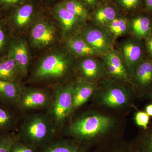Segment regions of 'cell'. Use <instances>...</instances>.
I'll return each mask as SVG.
<instances>
[{
	"instance_id": "obj_25",
	"label": "cell",
	"mask_w": 152,
	"mask_h": 152,
	"mask_svg": "<svg viewBox=\"0 0 152 152\" xmlns=\"http://www.w3.org/2000/svg\"><path fill=\"white\" fill-rule=\"evenodd\" d=\"M129 22L126 18L118 16L105 28L115 39L126 34L129 31Z\"/></svg>"
},
{
	"instance_id": "obj_2",
	"label": "cell",
	"mask_w": 152,
	"mask_h": 152,
	"mask_svg": "<svg viewBox=\"0 0 152 152\" xmlns=\"http://www.w3.org/2000/svg\"><path fill=\"white\" fill-rule=\"evenodd\" d=\"M114 120L101 114H86L70 124L66 133L80 144L87 143L101 137L112 128Z\"/></svg>"
},
{
	"instance_id": "obj_9",
	"label": "cell",
	"mask_w": 152,
	"mask_h": 152,
	"mask_svg": "<svg viewBox=\"0 0 152 152\" xmlns=\"http://www.w3.org/2000/svg\"><path fill=\"white\" fill-rule=\"evenodd\" d=\"M56 38L54 27L46 21H39L32 28L31 39L34 46L40 48L48 46L54 42Z\"/></svg>"
},
{
	"instance_id": "obj_24",
	"label": "cell",
	"mask_w": 152,
	"mask_h": 152,
	"mask_svg": "<svg viewBox=\"0 0 152 152\" xmlns=\"http://www.w3.org/2000/svg\"><path fill=\"white\" fill-rule=\"evenodd\" d=\"M62 4L69 12L82 20L85 22L89 18L86 6L80 0H65Z\"/></svg>"
},
{
	"instance_id": "obj_3",
	"label": "cell",
	"mask_w": 152,
	"mask_h": 152,
	"mask_svg": "<svg viewBox=\"0 0 152 152\" xmlns=\"http://www.w3.org/2000/svg\"><path fill=\"white\" fill-rule=\"evenodd\" d=\"M73 60L63 52L50 54L42 59L32 73L36 82H54L61 80L70 72Z\"/></svg>"
},
{
	"instance_id": "obj_6",
	"label": "cell",
	"mask_w": 152,
	"mask_h": 152,
	"mask_svg": "<svg viewBox=\"0 0 152 152\" xmlns=\"http://www.w3.org/2000/svg\"><path fill=\"white\" fill-rule=\"evenodd\" d=\"M145 45L142 39L135 37L125 40L120 45V53L128 75L132 77L144 59Z\"/></svg>"
},
{
	"instance_id": "obj_17",
	"label": "cell",
	"mask_w": 152,
	"mask_h": 152,
	"mask_svg": "<svg viewBox=\"0 0 152 152\" xmlns=\"http://www.w3.org/2000/svg\"><path fill=\"white\" fill-rule=\"evenodd\" d=\"M94 57H82L79 62L78 68L84 78L83 81L91 82V81L94 80L100 77L103 71L102 63Z\"/></svg>"
},
{
	"instance_id": "obj_37",
	"label": "cell",
	"mask_w": 152,
	"mask_h": 152,
	"mask_svg": "<svg viewBox=\"0 0 152 152\" xmlns=\"http://www.w3.org/2000/svg\"><path fill=\"white\" fill-rule=\"evenodd\" d=\"M108 152H126L124 150L122 149H114Z\"/></svg>"
},
{
	"instance_id": "obj_15",
	"label": "cell",
	"mask_w": 152,
	"mask_h": 152,
	"mask_svg": "<svg viewBox=\"0 0 152 152\" xmlns=\"http://www.w3.org/2000/svg\"><path fill=\"white\" fill-rule=\"evenodd\" d=\"M35 12V6L32 2H27L15 8L10 14V21L16 28L26 26L30 22Z\"/></svg>"
},
{
	"instance_id": "obj_23",
	"label": "cell",
	"mask_w": 152,
	"mask_h": 152,
	"mask_svg": "<svg viewBox=\"0 0 152 152\" xmlns=\"http://www.w3.org/2000/svg\"><path fill=\"white\" fill-rule=\"evenodd\" d=\"M118 16L116 9L110 6H104L96 10L93 15L95 25L105 28Z\"/></svg>"
},
{
	"instance_id": "obj_11",
	"label": "cell",
	"mask_w": 152,
	"mask_h": 152,
	"mask_svg": "<svg viewBox=\"0 0 152 152\" xmlns=\"http://www.w3.org/2000/svg\"><path fill=\"white\" fill-rule=\"evenodd\" d=\"M107 86L101 94L102 104L110 107H118L126 104L129 99L128 92L124 87L116 83H107Z\"/></svg>"
},
{
	"instance_id": "obj_8",
	"label": "cell",
	"mask_w": 152,
	"mask_h": 152,
	"mask_svg": "<svg viewBox=\"0 0 152 152\" xmlns=\"http://www.w3.org/2000/svg\"><path fill=\"white\" fill-rule=\"evenodd\" d=\"M100 56L104 70L109 75L118 81H129V76L119 52L113 49Z\"/></svg>"
},
{
	"instance_id": "obj_36",
	"label": "cell",
	"mask_w": 152,
	"mask_h": 152,
	"mask_svg": "<svg viewBox=\"0 0 152 152\" xmlns=\"http://www.w3.org/2000/svg\"><path fill=\"white\" fill-rule=\"evenodd\" d=\"M150 116L152 117V104L148 105L145 107V111Z\"/></svg>"
},
{
	"instance_id": "obj_32",
	"label": "cell",
	"mask_w": 152,
	"mask_h": 152,
	"mask_svg": "<svg viewBox=\"0 0 152 152\" xmlns=\"http://www.w3.org/2000/svg\"><path fill=\"white\" fill-rule=\"evenodd\" d=\"M10 152H39L35 150L28 146L18 139L14 142L11 147Z\"/></svg>"
},
{
	"instance_id": "obj_38",
	"label": "cell",
	"mask_w": 152,
	"mask_h": 152,
	"mask_svg": "<svg viewBox=\"0 0 152 152\" xmlns=\"http://www.w3.org/2000/svg\"><path fill=\"white\" fill-rule=\"evenodd\" d=\"M148 95L149 96L150 98L152 100V86L149 89V91Z\"/></svg>"
},
{
	"instance_id": "obj_26",
	"label": "cell",
	"mask_w": 152,
	"mask_h": 152,
	"mask_svg": "<svg viewBox=\"0 0 152 152\" xmlns=\"http://www.w3.org/2000/svg\"><path fill=\"white\" fill-rule=\"evenodd\" d=\"M145 130L139 140L137 152H152V126Z\"/></svg>"
},
{
	"instance_id": "obj_4",
	"label": "cell",
	"mask_w": 152,
	"mask_h": 152,
	"mask_svg": "<svg viewBox=\"0 0 152 152\" xmlns=\"http://www.w3.org/2000/svg\"><path fill=\"white\" fill-rule=\"evenodd\" d=\"M76 83L55 86L53 91V101L47 111L53 123L57 132L60 130L66 119L72 113Z\"/></svg>"
},
{
	"instance_id": "obj_19",
	"label": "cell",
	"mask_w": 152,
	"mask_h": 152,
	"mask_svg": "<svg viewBox=\"0 0 152 152\" xmlns=\"http://www.w3.org/2000/svg\"><path fill=\"white\" fill-rule=\"evenodd\" d=\"M129 30L135 37L146 39L152 33L151 20L144 15L134 17L129 21Z\"/></svg>"
},
{
	"instance_id": "obj_5",
	"label": "cell",
	"mask_w": 152,
	"mask_h": 152,
	"mask_svg": "<svg viewBox=\"0 0 152 152\" xmlns=\"http://www.w3.org/2000/svg\"><path fill=\"white\" fill-rule=\"evenodd\" d=\"M53 101V92L44 89L24 87L17 109L23 113L50 108Z\"/></svg>"
},
{
	"instance_id": "obj_12",
	"label": "cell",
	"mask_w": 152,
	"mask_h": 152,
	"mask_svg": "<svg viewBox=\"0 0 152 152\" xmlns=\"http://www.w3.org/2000/svg\"><path fill=\"white\" fill-rule=\"evenodd\" d=\"M8 55L15 60L23 77L26 76L30 64V56L26 43L21 39H14L11 41Z\"/></svg>"
},
{
	"instance_id": "obj_31",
	"label": "cell",
	"mask_w": 152,
	"mask_h": 152,
	"mask_svg": "<svg viewBox=\"0 0 152 152\" xmlns=\"http://www.w3.org/2000/svg\"><path fill=\"white\" fill-rule=\"evenodd\" d=\"M117 2L122 8L132 10L138 8L141 5L142 0H117Z\"/></svg>"
},
{
	"instance_id": "obj_39",
	"label": "cell",
	"mask_w": 152,
	"mask_h": 152,
	"mask_svg": "<svg viewBox=\"0 0 152 152\" xmlns=\"http://www.w3.org/2000/svg\"><path fill=\"white\" fill-rule=\"evenodd\" d=\"M107 1H110V0H107Z\"/></svg>"
},
{
	"instance_id": "obj_21",
	"label": "cell",
	"mask_w": 152,
	"mask_h": 152,
	"mask_svg": "<svg viewBox=\"0 0 152 152\" xmlns=\"http://www.w3.org/2000/svg\"><path fill=\"white\" fill-rule=\"evenodd\" d=\"M39 152H85L84 147L75 140L57 137Z\"/></svg>"
},
{
	"instance_id": "obj_18",
	"label": "cell",
	"mask_w": 152,
	"mask_h": 152,
	"mask_svg": "<svg viewBox=\"0 0 152 152\" xmlns=\"http://www.w3.org/2000/svg\"><path fill=\"white\" fill-rule=\"evenodd\" d=\"M23 77L15 60L7 54L0 58V80L9 82H20Z\"/></svg>"
},
{
	"instance_id": "obj_14",
	"label": "cell",
	"mask_w": 152,
	"mask_h": 152,
	"mask_svg": "<svg viewBox=\"0 0 152 152\" xmlns=\"http://www.w3.org/2000/svg\"><path fill=\"white\" fill-rule=\"evenodd\" d=\"M24 87L20 82L0 80V102L17 109L18 102Z\"/></svg>"
},
{
	"instance_id": "obj_22",
	"label": "cell",
	"mask_w": 152,
	"mask_h": 152,
	"mask_svg": "<svg viewBox=\"0 0 152 152\" xmlns=\"http://www.w3.org/2000/svg\"><path fill=\"white\" fill-rule=\"evenodd\" d=\"M95 88L94 84L91 82L82 80L76 83L72 113L87 102L94 92Z\"/></svg>"
},
{
	"instance_id": "obj_13",
	"label": "cell",
	"mask_w": 152,
	"mask_h": 152,
	"mask_svg": "<svg viewBox=\"0 0 152 152\" xmlns=\"http://www.w3.org/2000/svg\"><path fill=\"white\" fill-rule=\"evenodd\" d=\"M23 114L18 109L0 102V134L16 132Z\"/></svg>"
},
{
	"instance_id": "obj_1",
	"label": "cell",
	"mask_w": 152,
	"mask_h": 152,
	"mask_svg": "<svg viewBox=\"0 0 152 152\" xmlns=\"http://www.w3.org/2000/svg\"><path fill=\"white\" fill-rule=\"evenodd\" d=\"M57 133L47 111L23 114L16 132L18 140L39 152L57 137Z\"/></svg>"
},
{
	"instance_id": "obj_35",
	"label": "cell",
	"mask_w": 152,
	"mask_h": 152,
	"mask_svg": "<svg viewBox=\"0 0 152 152\" xmlns=\"http://www.w3.org/2000/svg\"><path fill=\"white\" fill-rule=\"evenodd\" d=\"M145 1L146 10L152 12V0H145Z\"/></svg>"
},
{
	"instance_id": "obj_34",
	"label": "cell",
	"mask_w": 152,
	"mask_h": 152,
	"mask_svg": "<svg viewBox=\"0 0 152 152\" xmlns=\"http://www.w3.org/2000/svg\"><path fill=\"white\" fill-rule=\"evenodd\" d=\"M86 5L93 7L95 5L98 1V0H80Z\"/></svg>"
},
{
	"instance_id": "obj_7",
	"label": "cell",
	"mask_w": 152,
	"mask_h": 152,
	"mask_svg": "<svg viewBox=\"0 0 152 152\" xmlns=\"http://www.w3.org/2000/svg\"><path fill=\"white\" fill-rule=\"evenodd\" d=\"M81 37L100 56L113 50L115 39L106 28L90 26L83 28Z\"/></svg>"
},
{
	"instance_id": "obj_33",
	"label": "cell",
	"mask_w": 152,
	"mask_h": 152,
	"mask_svg": "<svg viewBox=\"0 0 152 152\" xmlns=\"http://www.w3.org/2000/svg\"><path fill=\"white\" fill-rule=\"evenodd\" d=\"M145 49L149 58L152 59V33L151 35L145 39Z\"/></svg>"
},
{
	"instance_id": "obj_10",
	"label": "cell",
	"mask_w": 152,
	"mask_h": 152,
	"mask_svg": "<svg viewBox=\"0 0 152 152\" xmlns=\"http://www.w3.org/2000/svg\"><path fill=\"white\" fill-rule=\"evenodd\" d=\"M53 13L61 24L63 34L68 37L80 29L85 23L69 12L62 3L55 6Z\"/></svg>"
},
{
	"instance_id": "obj_30",
	"label": "cell",
	"mask_w": 152,
	"mask_h": 152,
	"mask_svg": "<svg viewBox=\"0 0 152 152\" xmlns=\"http://www.w3.org/2000/svg\"><path fill=\"white\" fill-rule=\"evenodd\" d=\"M150 116L145 112L138 111L136 113L135 120L137 126L146 130L148 127Z\"/></svg>"
},
{
	"instance_id": "obj_29",
	"label": "cell",
	"mask_w": 152,
	"mask_h": 152,
	"mask_svg": "<svg viewBox=\"0 0 152 152\" xmlns=\"http://www.w3.org/2000/svg\"><path fill=\"white\" fill-rule=\"evenodd\" d=\"M25 0H0V14L10 12Z\"/></svg>"
},
{
	"instance_id": "obj_27",
	"label": "cell",
	"mask_w": 152,
	"mask_h": 152,
	"mask_svg": "<svg viewBox=\"0 0 152 152\" xmlns=\"http://www.w3.org/2000/svg\"><path fill=\"white\" fill-rule=\"evenodd\" d=\"M17 139L15 132L0 134V152H10L12 145Z\"/></svg>"
},
{
	"instance_id": "obj_16",
	"label": "cell",
	"mask_w": 152,
	"mask_h": 152,
	"mask_svg": "<svg viewBox=\"0 0 152 152\" xmlns=\"http://www.w3.org/2000/svg\"><path fill=\"white\" fill-rule=\"evenodd\" d=\"M132 77L133 83L139 89L149 90L152 86V59H144Z\"/></svg>"
},
{
	"instance_id": "obj_20",
	"label": "cell",
	"mask_w": 152,
	"mask_h": 152,
	"mask_svg": "<svg viewBox=\"0 0 152 152\" xmlns=\"http://www.w3.org/2000/svg\"><path fill=\"white\" fill-rule=\"evenodd\" d=\"M66 46L72 53L81 57L99 56L81 36L72 35L68 37Z\"/></svg>"
},
{
	"instance_id": "obj_28",
	"label": "cell",
	"mask_w": 152,
	"mask_h": 152,
	"mask_svg": "<svg viewBox=\"0 0 152 152\" xmlns=\"http://www.w3.org/2000/svg\"><path fill=\"white\" fill-rule=\"evenodd\" d=\"M5 26L3 22L0 21V55L6 52L7 53L8 52L11 40H9L6 31Z\"/></svg>"
}]
</instances>
